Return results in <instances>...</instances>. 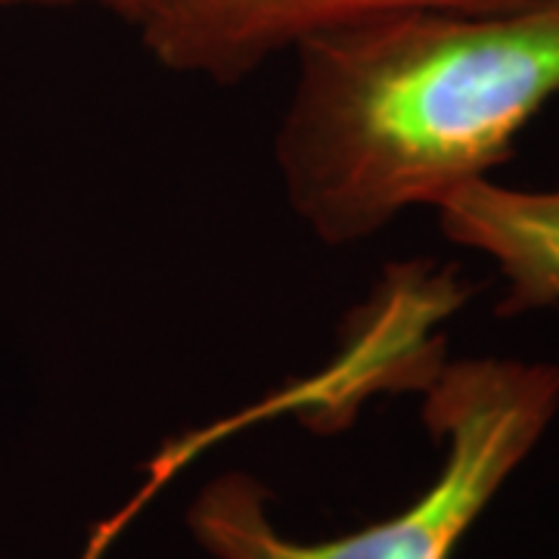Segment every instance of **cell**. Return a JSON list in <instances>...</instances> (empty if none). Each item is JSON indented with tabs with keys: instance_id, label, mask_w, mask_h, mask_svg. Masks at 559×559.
<instances>
[{
	"instance_id": "3",
	"label": "cell",
	"mask_w": 559,
	"mask_h": 559,
	"mask_svg": "<svg viewBox=\"0 0 559 559\" xmlns=\"http://www.w3.org/2000/svg\"><path fill=\"white\" fill-rule=\"evenodd\" d=\"M540 3L559 0H134L124 20L165 69L237 84L280 50L348 22L414 10L507 13Z\"/></svg>"
},
{
	"instance_id": "5",
	"label": "cell",
	"mask_w": 559,
	"mask_h": 559,
	"mask_svg": "<svg viewBox=\"0 0 559 559\" xmlns=\"http://www.w3.org/2000/svg\"><path fill=\"white\" fill-rule=\"evenodd\" d=\"M0 7H103L124 20L134 0H0Z\"/></svg>"
},
{
	"instance_id": "4",
	"label": "cell",
	"mask_w": 559,
	"mask_h": 559,
	"mask_svg": "<svg viewBox=\"0 0 559 559\" xmlns=\"http://www.w3.org/2000/svg\"><path fill=\"white\" fill-rule=\"evenodd\" d=\"M436 209L448 240L498 264L507 283L500 314L559 305V183L554 190H513L481 178Z\"/></svg>"
},
{
	"instance_id": "2",
	"label": "cell",
	"mask_w": 559,
	"mask_h": 559,
	"mask_svg": "<svg viewBox=\"0 0 559 559\" xmlns=\"http://www.w3.org/2000/svg\"><path fill=\"white\" fill-rule=\"evenodd\" d=\"M423 423L444 444L439 476L401 513L323 544L280 535L264 485L221 473L187 510L190 535L215 559H451L503 481L559 414V367L466 358L423 385Z\"/></svg>"
},
{
	"instance_id": "1",
	"label": "cell",
	"mask_w": 559,
	"mask_h": 559,
	"mask_svg": "<svg viewBox=\"0 0 559 559\" xmlns=\"http://www.w3.org/2000/svg\"><path fill=\"white\" fill-rule=\"evenodd\" d=\"M296 66L283 193L320 242L348 246L513 156L559 94V3L348 22L299 44Z\"/></svg>"
}]
</instances>
